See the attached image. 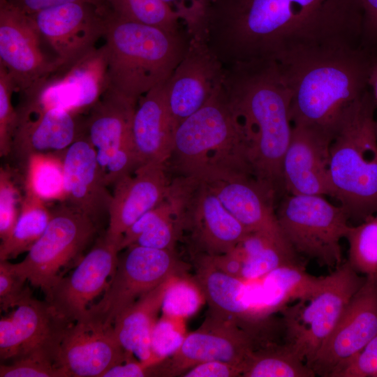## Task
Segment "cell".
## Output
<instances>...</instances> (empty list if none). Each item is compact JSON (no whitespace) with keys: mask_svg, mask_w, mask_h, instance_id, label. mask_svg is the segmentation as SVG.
<instances>
[{"mask_svg":"<svg viewBox=\"0 0 377 377\" xmlns=\"http://www.w3.org/2000/svg\"><path fill=\"white\" fill-rule=\"evenodd\" d=\"M296 254L278 244H271L244 261L241 279H259L282 266L300 263Z\"/></svg>","mask_w":377,"mask_h":377,"instance_id":"cell-37","label":"cell"},{"mask_svg":"<svg viewBox=\"0 0 377 377\" xmlns=\"http://www.w3.org/2000/svg\"><path fill=\"white\" fill-rule=\"evenodd\" d=\"M51 215L45 201L25 191L16 224L9 237L1 242L0 261L29 251L45 230Z\"/></svg>","mask_w":377,"mask_h":377,"instance_id":"cell-31","label":"cell"},{"mask_svg":"<svg viewBox=\"0 0 377 377\" xmlns=\"http://www.w3.org/2000/svg\"><path fill=\"white\" fill-rule=\"evenodd\" d=\"M377 59L362 47L327 45L299 48L274 61L291 92L292 125L334 137L350 108L369 89Z\"/></svg>","mask_w":377,"mask_h":377,"instance_id":"cell-2","label":"cell"},{"mask_svg":"<svg viewBox=\"0 0 377 377\" xmlns=\"http://www.w3.org/2000/svg\"><path fill=\"white\" fill-rule=\"evenodd\" d=\"M1 377H68L50 355L31 353L0 366Z\"/></svg>","mask_w":377,"mask_h":377,"instance_id":"cell-38","label":"cell"},{"mask_svg":"<svg viewBox=\"0 0 377 377\" xmlns=\"http://www.w3.org/2000/svg\"><path fill=\"white\" fill-rule=\"evenodd\" d=\"M56 153L34 154L24 163L25 191L45 202L66 200L63 156Z\"/></svg>","mask_w":377,"mask_h":377,"instance_id":"cell-33","label":"cell"},{"mask_svg":"<svg viewBox=\"0 0 377 377\" xmlns=\"http://www.w3.org/2000/svg\"><path fill=\"white\" fill-rule=\"evenodd\" d=\"M170 183L165 164L160 163L142 165L119 180L112 193L105 237L119 248L128 228L166 198Z\"/></svg>","mask_w":377,"mask_h":377,"instance_id":"cell-23","label":"cell"},{"mask_svg":"<svg viewBox=\"0 0 377 377\" xmlns=\"http://www.w3.org/2000/svg\"><path fill=\"white\" fill-rule=\"evenodd\" d=\"M77 116L54 108L18 117L10 154L24 163L34 154L65 151L82 134Z\"/></svg>","mask_w":377,"mask_h":377,"instance_id":"cell-27","label":"cell"},{"mask_svg":"<svg viewBox=\"0 0 377 377\" xmlns=\"http://www.w3.org/2000/svg\"><path fill=\"white\" fill-rule=\"evenodd\" d=\"M369 87L377 105V59L374 61L369 77Z\"/></svg>","mask_w":377,"mask_h":377,"instance_id":"cell-52","label":"cell"},{"mask_svg":"<svg viewBox=\"0 0 377 377\" xmlns=\"http://www.w3.org/2000/svg\"><path fill=\"white\" fill-rule=\"evenodd\" d=\"M63 161L66 201L96 221L101 214L108 212L112 194L87 134H81L64 151Z\"/></svg>","mask_w":377,"mask_h":377,"instance_id":"cell-25","label":"cell"},{"mask_svg":"<svg viewBox=\"0 0 377 377\" xmlns=\"http://www.w3.org/2000/svg\"><path fill=\"white\" fill-rule=\"evenodd\" d=\"M158 362L137 360L133 357L123 363L114 366L108 370L102 377L156 376V364Z\"/></svg>","mask_w":377,"mask_h":377,"instance_id":"cell-49","label":"cell"},{"mask_svg":"<svg viewBox=\"0 0 377 377\" xmlns=\"http://www.w3.org/2000/svg\"><path fill=\"white\" fill-rule=\"evenodd\" d=\"M137 104L109 87L90 110L86 134L96 149L108 186L139 168L132 130Z\"/></svg>","mask_w":377,"mask_h":377,"instance_id":"cell-13","label":"cell"},{"mask_svg":"<svg viewBox=\"0 0 377 377\" xmlns=\"http://www.w3.org/2000/svg\"><path fill=\"white\" fill-rule=\"evenodd\" d=\"M165 83L141 96L133 119V140L139 167L165 164L174 143L175 128L168 106Z\"/></svg>","mask_w":377,"mask_h":377,"instance_id":"cell-26","label":"cell"},{"mask_svg":"<svg viewBox=\"0 0 377 377\" xmlns=\"http://www.w3.org/2000/svg\"><path fill=\"white\" fill-rule=\"evenodd\" d=\"M178 210V202L170 185L166 198L141 216L124 232L119 246V251L133 244L141 235L171 217Z\"/></svg>","mask_w":377,"mask_h":377,"instance_id":"cell-42","label":"cell"},{"mask_svg":"<svg viewBox=\"0 0 377 377\" xmlns=\"http://www.w3.org/2000/svg\"><path fill=\"white\" fill-rule=\"evenodd\" d=\"M245 367L243 364L213 360L198 364L187 371L183 377H235L242 376Z\"/></svg>","mask_w":377,"mask_h":377,"instance_id":"cell-46","label":"cell"},{"mask_svg":"<svg viewBox=\"0 0 377 377\" xmlns=\"http://www.w3.org/2000/svg\"><path fill=\"white\" fill-rule=\"evenodd\" d=\"M376 108L369 89L348 111L330 148L334 198L357 223L377 214Z\"/></svg>","mask_w":377,"mask_h":377,"instance_id":"cell-6","label":"cell"},{"mask_svg":"<svg viewBox=\"0 0 377 377\" xmlns=\"http://www.w3.org/2000/svg\"><path fill=\"white\" fill-rule=\"evenodd\" d=\"M171 186L179 203L183 234L188 232L198 255L230 252L250 233L203 179L177 176Z\"/></svg>","mask_w":377,"mask_h":377,"instance_id":"cell-12","label":"cell"},{"mask_svg":"<svg viewBox=\"0 0 377 377\" xmlns=\"http://www.w3.org/2000/svg\"><path fill=\"white\" fill-rule=\"evenodd\" d=\"M223 84L246 140L253 177L275 198L285 190L282 164L292 133L291 92L273 60L226 68Z\"/></svg>","mask_w":377,"mask_h":377,"instance_id":"cell-3","label":"cell"},{"mask_svg":"<svg viewBox=\"0 0 377 377\" xmlns=\"http://www.w3.org/2000/svg\"><path fill=\"white\" fill-rule=\"evenodd\" d=\"M27 279L17 272L8 260L0 261L1 310L7 311L15 308L24 299L31 295L25 286Z\"/></svg>","mask_w":377,"mask_h":377,"instance_id":"cell-44","label":"cell"},{"mask_svg":"<svg viewBox=\"0 0 377 377\" xmlns=\"http://www.w3.org/2000/svg\"><path fill=\"white\" fill-rule=\"evenodd\" d=\"M226 68L199 38L189 36L186 52L165 83L170 117L179 125L199 110L221 87Z\"/></svg>","mask_w":377,"mask_h":377,"instance_id":"cell-19","label":"cell"},{"mask_svg":"<svg viewBox=\"0 0 377 377\" xmlns=\"http://www.w3.org/2000/svg\"><path fill=\"white\" fill-rule=\"evenodd\" d=\"M315 372L286 343H270L256 350L248 360L242 376L314 377Z\"/></svg>","mask_w":377,"mask_h":377,"instance_id":"cell-32","label":"cell"},{"mask_svg":"<svg viewBox=\"0 0 377 377\" xmlns=\"http://www.w3.org/2000/svg\"><path fill=\"white\" fill-rule=\"evenodd\" d=\"M103 38L110 87L136 101L168 80L189 43L179 30L128 21L109 11Z\"/></svg>","mask_w":377,"mask_h":377,"instance_id":"cell-4","label":"cell"},{"mask_svg":"<svg viewBox=\"0 0 377 377\" xmlns=\"http://www.w3.org/2000/svg\"><path fill=\"white\" fill-rule=\"evenodd\" d=\"M376 133H377V121H376Z\"/></svg>","mask_w":377,"mask_h":377,"instance_id":"cell-53","label":"cell"},{"mask_svg":"<svg viewBox=\"0 0 377 377\" xmlns=\"http://www.w3.org/2000/svg\"><path fill=\"white\" fill-rule=\"evenodd\" d=\"M22 198L9 168H0V237L5 240L11 234L20 214Z\"/></svg>","mask_w":377,"mask_h":377,"instance_id":"cell-41","label":"cell"},{"mask_svg":"<svg viewBox=\"0 0 377 377\" xmlns=\"http://www.w3.org/2000/svg\"><path fill=\"white\" fill-rule=\"evenodd\" d=\"M174 276L142 296L123 311L113 323L114 334L121 346L141 361L162 360L152 353L151 338L165 292Z\"/></svg>","mask_w":377,"mask_h":377,"instance_id":"cell-28","label":"cell"},{"mask_svg":"<svg viewBox=\"0 0 377 377\" xmlns=\"http://www.w3.org/2000/svg\"><path fill=\"white\" fill-rule=\"evenodd\" d=\"M363 24L361 47L377 57V0H361Z\"/></svg>","mask_w":377,"mask_h":377,"instance_id":"cell-47","label":"cell"},{"mask_svg":"<svg viewBox=\"0 0 377 377\" xmlns=\"http://www.w3.org/2000/svg\"><path fill=\"white\" fill-rule=\"evenodd\" d=\"M202 179L249 232L267 235L293 249L279 226L273 207L274 198L254 178L243 174L223 173Z\"/></svg>","mask_w":377,"mask_h":377,"instance_id":"cell-24","label":"cell"},{"mask_svg":"<svg viewBox=\"0 0 377 377\" xmlns=\"http://www.w3.org/2000/svg\"><path fill=\"white\" fill-rule=\"evenodd\" d=\"M254 327L209 311L201 326L187 334L179 348L159 362L161 376H182L198 364L213 360L245 367L258 349Z\"/></svg>","mask_w":377,"mask_h":377,"instance_id":"cell-14","label":"cell"},{"mask_svg":"<svg viewBox=\"0 0 377 377\" xmlns=\"http://www.w3.org/2000/svg\"><path fill=\"white\" fill-rule=\"evenodd\" d=\"M345 238L350 265L364 276L377 273V214L350 225Z\"/></svg>","mask_w":377,"mask_h":377,"instance_id":"cell-35","label":"cell"},{"mask_svg":"<svg viewBox=\"0 0 377 377\" xmlns=\"http://www.w3.org/2000/svg\"><path fill=\"white\" fill-rule=\"evenodd\" d=\"M19 8L28 15H32L40 10L57 6L73 3L83 2L96 5L101 8H106L103 0H10Z\"/></svg>","mask_w":377,"mask_h":377,"instance_id":"cell-51","label":"cell"},{"mask_svg":"<svg viewBox=\"0 0 377 377\" xmlns=\"http://www.w3.org/2000/svg\"><path fill=\"white\" fill-rule=\"evenodd\" d=\"M377 376V335L349 360L332 377Z\"/></svg>","mask_w":377,"mask_h":377,"instance_id":"cell-45","label":"cell"},{"mask_svg":"<svg viewBox=\"0 0 377 377\" xmlns=\"http://www.w3.org/2000/svg\"><path fill=\"white\" fill-rule=\"evenodd\" d=\"M332 139L321 131L293 125L282 164L286 191L290 194L334 197L330 174Z\"/></svg>","mask_w":377,"mask_h":377,"instance_id":"cell-22","label":"cell"},{"mask_svg":"<svg viewBox=\"0 0 377 377\" xmlns=\"http://www.w3.org/2000/svg\"><path fill=\"white\" fill-rule=\"evenodd\" d=\"M276 212L282 232L296 253L334 269L342 264L340 242L350 225L341 205L321 195L290 194Z\"/></svg>","mask_w":377,"mask_h":377,"instance_id":"cell-8","label":"cell"},{"mask_svg":"<svg viewBox=\"0 0 377 377\" xmlns=\"http://www.w3.org/2000/svg\"><path fill=\"white\" fill-rule=\"evenodd\" d=\"M186 335L184 318L162 314L151 333L152 353L160 360L171 356L179 348Z\"/></svg>","mask_w":377,"mask_h":377,"instance_id":"cell-40","label":"cell"},{"mask_svg":"<svg viewBox=\"0 0 377 377\" xmlns=\"http://www.w3.org/2000/svg\"><path fill=\"white\" fill-rule=\"evenodd\" d=\"M175 13L191 34L202 14L206 0H162Z\"/></svg>","mask_w":377,"mask_h":377,"instance_id":"cell-48","label":"cell"},{"mask_svg":"<svg viewBox=\"0 0 377 377\" xmlns=\"http://www.w3.org/2000/svg\"><path fill=\"white\" fill-rule=\"evenodd\" d=\"M113 15L128 21L179 30L181 21L162 0H103Z\"/></svg>","mask_w":377,"mask_h":377,"instance_id":"cell-34","label":"cell"},{"mask_svg":"<svg viewBox=\"0 0 377 377\" xmlns=\"http://www.w3.org/2000/svg\"><path fill=\"white\" fill-rule=\"evenodd\" d=\"M41 36L31 16L10 0H0V64L23 94L61 68L45 57Z\"/></svg>","mask_w":377,"mask_h":377,"instance_id":"cell-16","label":"cell"},{"mask_svg":"<svg viewBox=\"0 0 377 377\" xmlns=\"http://www.w3.org/2000/svg\"><path fill=\"white\" fill-rule=\"evenodd\" d=\"M365 280L366 276H362L346 262L323 276L308 299L299 300L285 309V343L308 366Z\"/></svg>","mask_w":377,"mask_h":377,"instance_id":"cell-7","label":"cell"},{"mask_svg":"<svg viewBox=\"0 0 377 377\" xmlns=\"http://www.w3.org/2000/svg\"><path fill=\"white\" fill-rule=\"evenodd\" d=\"M96 232V221L69 205L53 212L49 223L15 270L47 295L64 276Z\"/></svg>","mask_w":377,"mask_h":377,"instance_id":"cell-9","label":"cell"},{"mask_svg":"<svg viewBox=\"0 0 377 377\" xmlns=\"http://www.w3.org/2000/svg\"><path fill=\"white\" fill-rule=\"evenodd\" d=\"M118 246L105 236L45 295L56 314L68 323L82 320L92 302L106 290L119 260Z\"/></svg>","mask_w":377,"mask_h":377,"instance_id":"cell-18","label":"cell"},{"mask_svg":"<svg viewBox=\"0 0 377 377\" xmlns=\"http://www.w3.org/2000/svg\"><path fill=\"white\" fill-rule=\"evenodd\" d=\"M182 235L183 225L179 207L175 214L141 235L132 245L175 251L177 242Z\"/></svg>","mask_w":377,"mask_h":377,"instance_id":"cell-43","label":"cell"},{"mask_svg":"<svg viewBox=\"0 0 377 377\" xmlns=\"http://www.w3.org/2000/svg\"><path fill=\"white\" fill-rule=\"evenodd\" d=\"M70 323L60 318L50 305L29 296L0 320V357L14 360L42 353L56 361L63 332Z\"/></svg>","mask_w":377,"mask_h":377,"instance_id":"cell-20","label":"cell"},{"mask_svg":"<svg viewBox=\"0 0 377 377\" xmlns=\"http://www.w3.org/2000/svg\"><path fill=\"white\" fill-rule=\"evenodd\" d=\"M125 249L102 298L91 306L83 318L107 329L142 296L169 277L184 274L186 265L175 251L138 245Z\"/></svg>","mask_w":377,"mask_h":377,"instance_id":"cell-10","label":"cell"},{"mask_svg":"<svg viewBox=\"0 0 377 377\" xmlns=\"http://www.w3.org/2000/svg\"><path fill=\"white\" fill-rule=\"evenodd\" d=\"M16 91L13 80L0 64V155L10 154L14 133L17 122V110L13 105L12 96Z\"/></svg>","mask_w":377,"mask_h":377,"instance_id":"cell-39","label":"cell"},{"mask_svg":"<svg viewBox=\"0 0 377 377\" xmlns=\"http://www.w3.org/2000/svg\"><path fill=\"white\" fill-rule=\"evenodd\" d=\"M108 9L83 2L68 3L30 15L41 38L56 54L61 68L95 47L103 37Z\"/></svg>","mask_w":377,"mask_h":377,"instance_id":"cell-17","label":"cell"},{"mask_svg":"<svg viewBox=\"0 0 377 377\" xmlns=\"http://www.w3.org/2000/svg\"><path fill=\"white\" fill-rule=\"evenodd\" d=\"M165 165L177 176L205 179L238 173L253 178L246 140L223 84L177 128Z\"/></svg>","mask_w":377,"mask_h":377,"instance_id":"cell-5","label":"cell"},{"mask_svg":"<svg viewBox=\"0 0 377 377\" xmlns=\"http://www.w3.org/2000/svg\"><path fill=\"white\" fill-rule=\"evenodd\" d=\"M110 87L105 45L95 47L22 94L16 109L22 117L58 108L78 114L90 110Z\"/></svg>","mask_w":377,"mask_h":377,"instance_id":"cell-11","label":"cell"},{"mask_svg":"<svg viewBox=\"0 0 377 377\" xmlns=\"http://www.w3.org/2000/svg\"><path fill=\"white\" fill-rule=\"evenodd\" d=\"M361 0H207L198 36L225 68L303 47L361 46Z\"/></svg>","mask_w":377,"mask_h":377,"instance_id":"cell-1","label":"cell"},{"mask_svg":"<svg viewBox=\"0 0 377 377\" xmlns=\"http://www.w3.org/2000/svg\"><path fill=\"white\" fill-rule=\"evenodd\" d=\"M211 265L229 275L241 279L242 259L232 250L230 252L214 256L200 255Z\"/></svg>","mask_w":377,"mask_h":377,"instance_id":"cell-50","label":"cell"},{"mask_svg":"<svg viewBox=\"0 0 377 377\" xmlns=\"http://www.w3.org/2000/svg\"><path fill=\"white\" fill-rule=\"evenodd\" d=\"M195 281L199 286L209 311L217 315L255 324L258 320L249 302L242 279L229 275L198 255Z\"/></svg>","mask_w":377,"mask_h":377,"instance_id":"cell-29","label":"cell"},{"mask_svg":"<svg viewBox=\"0 0 377 377\" xmlns=\"http://www.w3.org/2000/svg\"><path fill=\"white\" fill-rule=\"evenodd\" d=\"M205 301L194 279L177 275L167 288L161 311L163 314L185 319L195 313Z\"/></svg>","mask_w":377,"mask_h":377,"instance_id":"cell-36","label":"cell"},{"mask_svg":"<svg viewBox=\"0 0 377 377\" xmlns=\"http://www.w3.org/2000/svg\"><path fill=\"white\" fill-rule=\"evenodd\" d=\"M260 316L283 308L294 300L308 299L320 286L323 277L308 274L301 263L284 265L263 277Z\"/></svg>","mask_w":377,"mask_h":377,"instance_id":"cell-30","label":"cell"},{"mask_svg":"<svg viewBox=\"0 0 377 377\" xmlns=\"http://www.w3.org/2000/svg\"><path fill=\"white\" fill-rule=\"evenodd\" d=\"M133 357L117 340L113 327L107 329L80 320L64 329L56 360L68 377H102L114 366Z\"/></svg>","mask_w":377,"mask_h":377,"instance_id":"cell-21","label":"cell"},{"mask_svg":"<svg viewBox=\"0 0 377 377\" xmlns=\"http://www.w3.org/2000/svg\"><path fill=\"white\" fill-rule=\"evenodd\" d=\"M376 335L377 273H374L366 276L309 367L316 375L332 377Z\"/></svg>","mask_w":377,"mask_h":377,"instance_id":"cell-15","label":"cell"}]
</instances>
